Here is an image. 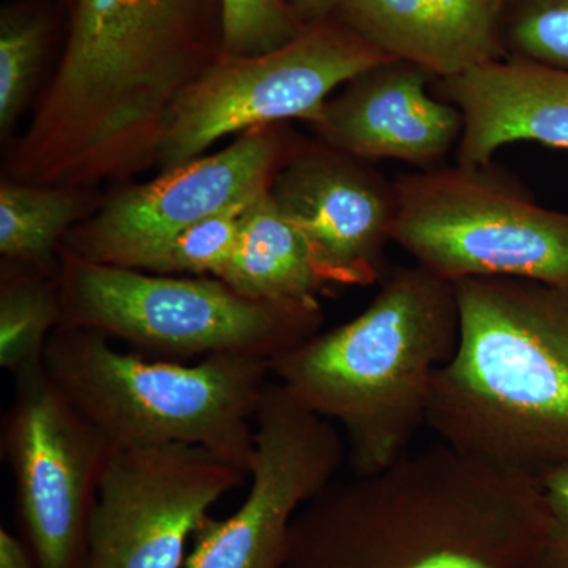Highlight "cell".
<instances>
[{"label":"cell","mask_w":568,"mask_h":568,"mask_svg":"<svg viewBox=\"0 0 568 568\" xmlns=\"http://www.w3.org/2000/svg\"><path fill=\"white\" fill-rule=\"evenodd\" d=\"M387 61L395 59L362 39L338 14L306 26L280 50L260 55L223 52L175 102L155 163L168 173L200 159L227 134L286 119L315 125L336 88Z\"/></svg>","instance_id":"obj_7"},{"label":"cell","mask_w":568,"mask_h":568,"mask_svg":"<svg viewBox=\"0 0 568 568\" xmlns=\"http://www.w3.org/2000/svg\"><path fill=\"white\" fill-rule=\"evenodd\" d=\"M51 40V22L31 6L3 7L0 14V129L9 132L28 102Z\"/></svg>","instance_id":"obj_19"},{"label":"cell","mask_w":568,"mask_h":568,"mask_svg":"<svg viewBox=\"0 0 568 568\" xmlns=\"http://www.w3.org/2000/svg\"><path fill=\"white\" fill-rule=\"evenodd\" d=\"M394 185L392 242L440 278L568 284V212L537 204L491 163L403 174Z\"/></svg>","instance_id":"obj_6"},{"label":"cell","mask_w":568,"mask_h":568,"mask_svg":"<svg viewBox=\"0 0 568 568\" xmlns=\"http://www.w3.org/2000/svg\"><path fill=\"white\" fill-rule=\"evenodd\" d=\"M433 92L462 112L457 164L485 166L515 142L568 152V71L506 58L437 80Z\"/></svg>","instance_id":"obj_14"},{"label":"cell","mask_w":568,"mask_h":568,"mask_svg":"<svg viewBox=\"0 0 568 568\" xmlns=\"http://www.w3.org/2000/svg\"><path fill=\"white\" fill-rule=\"evenodd\" d=\"M61 257L62 325L91 328L166 361L248 355L274 362L317 334L321 305L253 301L213 276L151 274Z\"/></svg>","instance_id":"obj_4"},{"label":"cell","mask_w":568,"mask_h":568,"mask_svg":"<svg viewBox=\"0 0 568 568\" xmlns=\"http://www.w3.org/2000/svg\"><path fill=\"white\" fill-rule=\"evenodd\" d=\"M219 280L253 301L320 305L325 290L304 235L264 190L242 216L233 257Z\"/></svg>","instance_id":"obj_16"},{"label":"cell","mask_w":568,"mask_h":568,"mask_svg":"<svg viewBox=\"0 0 568 568\" xmlns=\"http://www.w3.org/2000/svg\"><path fill=\"white\" fill-rule=\"evenodd\" d=\"M254 429L248 495L231 517L201 521L183 568H283L295 515L346 462L342 429L272 377Z\"/></svg>","instance_id":"obj_9"},{"label":"cell","mask_w":568,"mask_h":568,"mask_svg":"<svg viewBox=\"0 0 568 568\" xmlns=\"http://www.w3.org/2000/svg\"><path fill=\"white\" fill-rule=\"evenodd\" d=\"M454 284L459 342L436 375L426 426L506 469L568 467V284Z\"/></svg>","instance_id":"obj_1"},{"label":"cell","mask_w":568,"mask_h":568,"mask_svg":"<svg viewBox=\"0 0 568 568\" xmlns=\"http://www.w3.org/2000/svg\"><path fill=\"white\" fill-rule=\"evenodd\" d=\"M248 474L186 444L112 450L84 568H182L197 526Z\"/></svg>","instance_id":"obj_10"},{"label":"cell","mask_w":568,"mask_h":568,"mask_svg":"<svg viewBox=\"0 0 568 568\" xmlns=\"http://www.w3.org/2000/svg\"><path fill=\"white\" fill-rule=\"evenodd\" d=\"M223 52L260 55L280 50L305 31L284 0H223Z\"/></svg>","instance_id":"obj_22"},{"label":"cell","mask_w":568,"mask_h":568,"mask_svg":"<svg viewBox=\"0 0 568 568\" xmlns=\"http://www.w3.org/2000/svg\"><path fill=\"white\" fill-rule=\"evenodd\" d=\"M283 163L268 192L304 235L321 282H379L394 233V182L325 144L295 152Z\"/></svg>","instance_id":"obj_12"},{"label":"cell","mask_w":568,"mask_h":568,"mask_svg":"<svg viewBox=\"0 0 568 568\" xmlns=\"http://www.w3.org/2000/svg\"><path fill=\"white\" fill-rule=\"evenodd\" d=\"M0 568H40L28 544L6 528L0 529Z\"/></svg>","instance_id":"obj_24"},{"label":"cell","mask_w":568,"mask_h":568,"mask_svg":"<svg viewBox=\"0 0 568 568\" xmlns=\"http://www.w3.org/2000/svg\"><path fill=\"white\" fill-rule=\"evenodd\" d=\"M253 200L235 204L182 231L162 250L145 260L136 271L219 278L233 257L241 233L242 216Z\"/></svg>","instance_id":"obj_20"},{"label":"cell","mask_w":568,"mask_h":568,"mask_svg":"<svg viewBox=\"0 0 568 568\" xmlns=\"http://www.w3.org/2000/svg\"><path fill=\"white\" fill-rule=\"evenodd\" d=\"M458 342L455 284L414 264L387 275L361 315L276 357L271 375L342 429L351 470L366 476L413 450Z\"/></svg>","instance_id":"obj_2"},{"label":"cell","mask_w":568,"mask_h":568,"mask_svg":"<svg viewBox=\"0 0 568 568\" xmlns=\"http://www.w3.org/2000/svg\"><path fill=\"white\" fill-rule=\"evenodd\" d=\"M305 26L336 17L345 0H284Z\"/></svg>","instance_id":"obj_25"},{"label":"cell","mask_w":568,"mask_h":568,"mask_svg":"<svg viewBox=\"0 0 568 568\" xmlns=\"http://www.w3.org/2000/svg\"><path fill=\"white\" fill-rule=\"evenodd\" d=\"M0 284V366L11 376L43 366L44 349L63 321L61 272L9 263Z\"/></svg>","instance_id":"obj_17"},{"label":"cell","mask_w":568,"mask_h":568,"mask_svg":"<svg viewBox=\"0 0 568 568\" xmlns=\"http://www.w3.org/2000/svg\"><path fill=\"white\" fill-rule=\"evenodd\" d=\"M435 77L403 61L365 70L325 103L315 130L325 145L362 162L446 166L463 132L457 106L429 91Z\"/></svg>","instance_id":"obj_13"},{"label":"cell","mask_w":568,"mask_h":568,"mask_svg":"<svg viewBox=\"0 0 568 568\" xmlns=\"http://www.w3.org/2000/svg\"><path fill=\"white\" fill-rule=\"evenodd\" d=\"M507 58L568 71V0H508Z\"/></svg>","instance_id":"obj_21"},{"label":"cell","mask_w":568,"mask_h":568,"mask_svg":"<svg viewBox=\"0 0 568 568\" xmlns=\"http://www.w3.org/2000/svg\"><path fill=\"white\" fill-rule=\"evenodd\" d=\"M58 2L63 3V6L70 7V10H73L77 7L78 0H58Z\"/></svg>","instance_id":"obj_26"},{"label":"cell","mask_w":568,"mask_h":568,"mask_svg":"<svg viewBox=\"0 0 568 568\" xmlns=\"http://www.w3.org/2000/svg\"><path fill=\"white\" fill-rule=\"evenodd\" d=\"M43 366L112 450L186 444L248 474L254 418L272 377L265 358L212 355L186 365L122 353L100 332L61 325Z\"/></svg>","instance_id":"obj_3"},{"label":"cell","mask_w":568,"mask_h":568,"mask_svg":"<svg viewBox=\"0 0 568 568\" xmlns=\"http://www.w3.org/2000/svg\"><path fill=\"white\" fill-rule=\"evenodd\" d=\"M13 377L2 454L13 473L26 544L40 568H84L112 448L52 384L44 366Z\"/></svg>","instance_id":"obj_8"},{"label":"cell","mask_w":568,"mask_h":568,"mask_svg":"<svg viewBox=\"0 0 568 568\" xmlns=\"http://www.w3.org/2000/svg\"><path fill=\"white\" fill-rule=\"evenodd\" d=\"M537 477L548 508V566L568 568V467L545 470Z\"/></svg>","instance_id":"obj_23"},{"label":"cell","mask_w":568,"mask_h":568,"mask_svg":"<svg viewBox=\"0 0 568 568\" xmlns=\"http://www.w3.org/2000/svg\"><path fill=\"white\" fill-rule=\"evenodd\" d=\"M71 11L52 85L103 121H160L223 54V0H78Z\"/></svg>","instance_id":"obj_5"},{"label":"cell","mask_w":568,"mask_h":568,"mask_svg":"<svg viewBox=\"0 0 568 568\" xmlns=\"http://www.w3.org/2000/svg\"><path fill=\"white\" fill-rule=\"evenodd\" d=\"M80 212V200L59 186L2 182L0 253L9 263L50 265Z\"/></svg>","instance_id":"obj_18"},{"label":"cell","mask_w":568,"mask_h":568,"mask_svg":"<svg viewBox=\"0 0 568 568\" xmlns=\"http://www.w3.org/2000/svg\"><path fill=\"white\" fill-rule=\"evenodd\" d=\"M283 155L284 140L274 126L248 130L215 155L119 193L99 215L71 227L59 252L89 263L140 268L182 231L267 190Z\"/></svg>","instance_id":"obj_11"},{"label":"cell","mask_w":568,"mask_h":568,"mask_svg":"<svg viewBox=\"0 0 568 568\" xmlns=\"http://www.w3.org/2000/svg\"><path fill=\"white\" fill-rule=\"evenodd\" d=\"M508 0H345L338 17L376 50L435 80L507 58Z\"/></svg>","instance_id":"obj_15"}]
</instances>
